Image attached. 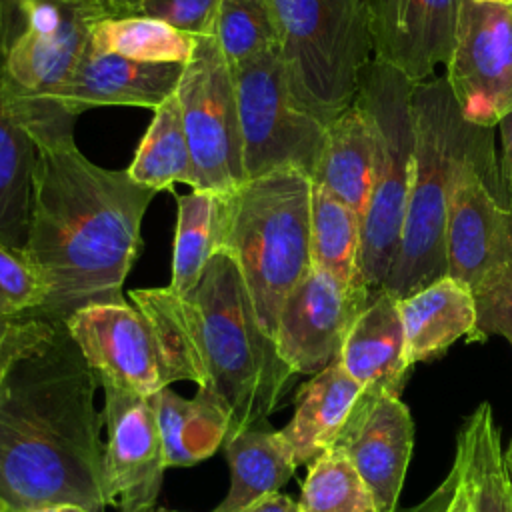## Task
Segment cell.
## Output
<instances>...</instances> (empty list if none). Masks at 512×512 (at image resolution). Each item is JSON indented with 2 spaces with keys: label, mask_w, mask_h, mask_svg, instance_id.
<instances>
[{
  "label": "cell",
  "mask_w": 512,
  "mask_h": 512,
  "mask_svg": "<svg viewBox=\"0 0 512 512\" xmlns=\"http://www.w3.org/2000/svg\"><path fill=\"white\" fill-rule=\"evenodd\" d=\"M156 196L128 170L90 162L74 138L38 146L22 252L46 282L32 314L64 324L94 304H122V286L142 252V218Z\"/></svg>",
  "instance_id": "obj_1"
},
{
  "label": "cell",
  "mask_w": 512,
  "mask_h": 512,
  "mask_svg": "<svg viewBox=\"0 0 512 512\" xmlns=\"http://www.w3.org/2000/svg\"><path fill=\"white\" fill-rule=\"evenodd\" d=\"M100 378L64 324L0 390V502L8 512L78 504L106 512Z\"/></svg>",
  "instance_id": "obj_2"
},
{
  "label": "cell",
  "mask_w": 512,
  "mask_h": 512,
  "mask_svg": "<svg viewBox=\"0 0 512 512\" xmlns=\"http://www.w3.org/2000/svg\"><path fill=\"white\" fill-rule=\"evenodd\" d=\"M128 300L148 320L168 384L190 380L214 390L232 412V428L270 416L294 372L260 326L236 260L218 250L196 286L138 288Z\"/></svg>",
  "instance_id": "obj_3"
},
{
  "label": "cell",
  "mask_w": 512,
  "mask_h": 512,
  "mask_svg": "<svg viewBox=\"0 0 512 512\" xmlns=\"http://www.w3.org/2000/svg\"><path fill=\"white\" fill-rule=\"evenodd\" d=\"M416 148L398 250L380 290L398 300L448 274L446 222L454 186L470 168L500 170L494 128L462 118L444 76L416 82Z\"/></svg>",
  "instance_id": "obj_4"
},
{
  "label": "cell",
  "mask_w": 512,
  "mask_h": 512,
  "mask_svg": "<svg viewBox=\"0 0 512 512\" xmlns=\"http://www.w3.org/2000/svg\"><path fill=\"white\" fill-rule=\"evenodd\" d=\"M102 18L98 0H0V96L36 148L74 138L56 96Z\"/></svg>",
  "instance_id": "obj_5"
},
{
  "label": "cell",
  "mask_w": 512,
  "mask_h": 512,
  "mask_svg": "<svg viewBox=\"0 0 512 512\" xmlns=\"http://www.w3.org/2000/svg\"><path fill=\"white\" fill-rule=\"evenodd\" d=\"M312 178L276 170L224 194L222 250L238 264L256 318L274 340L280 308L310 272Z\"/></svg>",
  "instance_id": "obj_6"
},
{
  "label": "cell",
  "mask_w": 512,
  "mask_h": 512,
  "mask_svg": "<svg viewBox=\"0 0 512 512\" xmlns=\"http://www.w3.org/2000/svg\"><path fill=\"white\" fill-rule=\"evenodd\" d=\"M298 108L328 126L354 104L374 60L366 0H268Z\"/></svg>",
  "instance_id": "obj_7"
},
{
  "label": "cell",
  "mask_w": 512,
  "mask_h": 512,
  "mask_svg": "<svg viewBox=\"0 0 512 512\" xmlns=\"http://www.w3.org/2000/svg\"><path fill=\"white\" fill-rule=\"evenodd\" d=\"M414 86L416 82L400 70L370 60L354 100L368 114L376 134L374 188L362 216L358 258V284L368 292L384 286L400 242L416 148Z\"/></svg>",
  "instance_id": "obj_8"
},
{
  "label": "cell",
  "mask_w": 512,
  "mask_h": 512,
  "mask_svg": "<svg viewBox=\"0 0 512 512\" xmlns=\"http://www.w3.org/2000/svg\"><path fill=\"white\" fill-rule=\"evenodd\" d=\"M230 68L246 180L286 168L312 178L324 148L326 126L296 106L278 48Z\"/></svg>",
  "instance_id": "obj_9"
},
{
  "label": "cell",
  "mask_w": 512,
  "mask_h": 512,
  "mask_svg": "<svg viewBox=\"0 0 512 512\" xmlns=\"http://www.w3.org/2000/svg\"><path fill=\"white\" fill-rule=\"evenodd\" d=\"M192 156L194 190L232 192L246 182L232 68L214 36H198L176 88Z\"/></svg>",
  "instance_id": "obj_10"
},
{
  "label": "cell",
  "mask_w": 512,
  "mask_h": 512,
  "mask_svg": "<svg viewBox=\"0 0 512 512\" xmlns=\"http://www.w3.org/2000/svg\"><path fill=\"white\" fill-rule=\"evenodd\" d=\"M444 78L466 122L498 126L512 110V2L462 0Z\"/></svg>",
  "instance_id": "obj_11"
},
{
  "label": "cell",
  "mask_w": 512,
  "mask_h": 512,
  "mask_svg": "<svg viewBox=\"0 0 512 512\" xmlns=\"http://www.w3.org/2000/svg\"><path fill=\"white\" fill-rule=\"evenodd\" d=\"M102 388L104 500L108 506H118L120 512H150L168 468L152 402L112 384H102Z\"/></svg>",
  "instance_id": "obj_12"
},
{
  "label": "cell",
  "mask_w": 512,
  "mask_h": 512,
  "mask_svg": "<svg viewBox=\"0 0 512 512\" xmlns=\"http://www.w3.org/2000/svg\"><path fill=\"white\" fill-rule=\"evenodd\" d=\"M370 292L332 274L310 272L286 296L276 324V350L294 374H316L338 358L342 342Z\"/></svg>",
  "instance_id": "obj_13"
},
{
  "label": "cell",
  "mask_w": 512,
  "mask_h": 512,
  "mask_svg": "<svg viewBox=\"0 0 512 512\" xmlns=\"http://www.w3.org/2000/svg\"><path fill=\"white\" fill-rule=\"evenodd\" d=\"M502 264H512V194L502 170L470 168L458 178L450 198L448 276L474 288Z\"/></svg>",
  "instance_id": "obj_14"
},
{
  "label": "cell",
  "mask_w": 512,
  "mask_h": 512,
  "mask_svg": "<svg viewBox=\"0 0 512 512\" xmlns=\"http://www.w3.org/2000/svg\"><path fill=\"white\" fill-rule=\"evenodd\" d=\"M64 328L102 384L146 398L170 386L152 328L130 302L82 308Z\"/></svg>",
  "instance_id": "obj_15"
},
{
  "label": "cell",
  "mask_w": 512,
  "mask_h": 512,
  "mask_svg": "<svg viewBox=\"0 0 512 512\" xmlns=\"http://www.w3.org/2000/svg\"><path fill=\"white\" fill-rule=\"evenodd\" d=\"M378 512H396L414 448V420L396 394L364 392L338 442Z\"/></svg>",
  "instance_id": "obj_16"
},
{
  "label": "cell",
  "mask_w": 512,
  "mask_h": 512,
  "mask_svg": "<svg viewBox=\"0 0 512 512\" xmlns=\"http://www.w3.org/2000/svg\"><path fill=\"white\" fill-rule=\"evenodd\" d=\"M374 60L412 82L446 66L458 30L462 0H366Z\"/></svg>",
  "instance_id": "obj_17"
},
{
  "label": "cell",
  "mask_w": 512,
  "mask_h": 512,
  "mask_svg": "<svg viewBox=\"0 0 512 512\" xmlns=\"http://www.w3.org/2000/svg\"><path fill=\"white\" fill-rule=\"evenodd\" d=\"M182 70L184 64L138 62L90 46L60 88L56 106L70 120L102 106L156 110L176 92Z\"/></svg>",
  "instance_id": "obj_18"
},
{
  "label": "cell",
  "mask_w": 512,
  "mask_h": 512,
  "mask_svg": "<svg viewBox=\"0 0 512 512\" xmlns=\"http://www.w3.org/2000/svg\"><path fill=\"white\" fill-rule=\"evenodd\" d=\"M338 360L364 392L402 394L412 366L396 296L386 290L370 292L342 342Z\"/></svg>",
  "instance_id": "obj_19"
},
{
  "label": "cell",
  "mask_w": 512,
  "mask_h": 512,
  "mask_svg": "<svg viewBox=\"0 0 512 512\" xmlns=\"http://www.w3.org/2000/svg\"><path fill=\"white\" fill-rule=\"evenodd\" d=\"M222 446L230 466V488L210 512H242L280 492L296 470L288 442L266 416L228 430Z\"/></svg>",
  "instance_id": "obj_20"
},
{
  "label": "cell",
  "mask_w": 512,
  "mask_h": 512,
  "mask_svg": "<svg viewBox=\"0 0 512 512\" xmlns=\"http://www.w3.org/2000/svg\"><path fill=\"white\" fill-rule=\"evenodd\" d=\"M362 394L364 388L342 368L338 358L300 386L294 414L280 430L296 466L310 464L338 442Z\"/></svg>",
  "instance_id": "obj_21"
},
{
  "label": "cell",
  "mask_w": 512,
  "mask_h": 512,
  "mask_svg": "<svg viewBox=\"0 0 512 512\" xmlns=\"http://www.w3.org/2000/svg\"><path fill=\"white\" fill-rule=\"evenodd\" d=\"M410 366L448 350L456 340L474 334L476 302L472 288L442 276L398 300Z\"/></svg>",
  "instance_id": "obj_22"
},
{
  "label": "cell",
  "mask_w": 512,
  "mask_h": 512,
  "mask_svg": "<svg viewBox=\"0 0 512 512\" xmlns=\"http://www.w3.org/2000/svg\"><path fill=\"white\" fill-rule=\"evenodd\" d=\"M376 134L360 104L348 106L326 126V140L312 182L324 186L364 216L374 188Z\"/></svg>",
  "instance_id": "obj_23"
},
{
  "label": "cell",
  "mask_w": 512,
  "mask_h": 512,
  "mask_svg": "<svg viewBox=\"0 0 512 512\" xmlns=\"http://www.w3.org/2000/svg\"><path fill=\"white\" fill-rule=\"evenodd\" d=\"M166 466H194L210 458L226 440L232 412L210 388L198 386L194 398H182L170 386L152 398Z\"/></svg>",
  "instance_id": "obj_24"
},
{
  "label": "cell",
  "mask_w": 512,
  "mask_h": 512,
  "mask_svg": "<svg viewBox=\"0 0 512 512\" xmlns=\"http://www.w3.org/2000/svg\"><path fill=\"white\" fill-rule=\"evenodd\" d=\"M454 458L472 512H512V478L488 402H482L462 424Z\"/></svg>",
  "instance_id": "obj_25"
},
{
  "label": "cell",
  "mask_w": 512,
  "mask_h": 512,
  "mask_svg": "<svg viewBox=\"0 0 512 512\" xmlns=\"http://www.w3.org/2000/svg\"><path fill=\"white\" fill-rule=\"evenodd\" d=\"M176 206L172 280L168 288L184 296L196 286L210 258L222 250L224 194L192 188L188 194L176 196Z\"/></svg>",
  "instance_id": "obj_26"
},
{
  "label": "cell",
  "mask_w": 512,
  "mask_h": 512,
  "mask_svg": "<svg viewBox=\"0 0 512 512\" xmlns=\"http://www.w3.org/2000/svg\"><path fill=\"white\" fill-rule=\"evenodd\" d=\"M36 160V142L0 96V242L16 250L26 244Z\"/></svg>",
  "instance_id": "obj_27"
},
{
  "label": "cell",
  "mask_w": 512,
  "mask_h": 512,
  "mask_svg": "<svg viewBox=\"0 0 512 512\" xmlns=\"http://www.w3.org/2000/svg\"><path fill=\"white\" fill-rule=\"evenodd\" d=\"M130 178L150 190H174V184L192 186V156L178 94L164 100L142 136L134 160L126 168Z\"/></svg>",
  "instance_id": "obj_28"
},
{
  "label": "cell",
  "mask_w": 512,
  "mask_h": 512,
  "mask_svg": "<svg viewBox=\"0 0 512 512\" xmlns=\"http://www.w3.org/2000/svg\"><path fill=\"white\" fill-rule=\"evenodd\" d=\"M362 218L324 186L312 182L310 254L312 266L350 286L358 284Z\"/></svg>",
  "instance_id": "obj_29"
},
{
  "label": "cell",
  "mask_w": 512,
  "mask_h": 512,
  "mask_svg": "<svg viewBox=\"0 0 512 512\" xmlns=\"http://www.w3.org/2000/svg\"><path fill=\"white\" fill-rule=\"evenodd\" d=\"M196 40L198 36L150 16H108L96 22L90 34L92 50L138 62L186 64Z\"/></svg>",
  "instance_id": "obj_30"
},
{
  "label": "cell",
  "mask_w": 512,
  "mask_h": 512,
  "mask_svg": "<svg viewBox=\"0 0 512 512\" xmlns=\"http://www.w3.org/2000/svg\"><path fill=\"white\" fill-rule=\"evenodd\" d=\"M298 506L302 512H378L360 474L336 446L308 464Z\"/></svg>",
  "instance_id": "obj_31"
},
{
  "label": "cell",
  "mask_w": 512,
  "mask_h": 512,
  "mask_svg": "<svg viewBox=\"0 0 512 512\" xmlns=\"http://www.w3.org/2000/svg\"><path fill=\"white\" fill-rule=\"evenodd\" d=\"M212 36L230 66L278 48L268 0H220Z\"/></svg>",
  "instance_id": "obj_32"
},
{
  "label": "cell",
  "mask_w": 512,
  "mask_h": 512,
  "mask_svg": "<svg viewBox=\"0 0 512 512\" xmlns=\"http://www.w3.org/2000/svg\"><path fill=\"white\" fill-rule=\"evenodd\" d=\"M46 296V282L28 256L0 242V318L34 312Z\"/></svg>",
  "instance_id": "obj_33"
},
{
  "label": "cell",
  "mask_w": 512,
  "mask_h": 512,
  "mask_svg": "<svg viewBox=\"0 0 512 512\" xmlns=\"http://www.w3.org/2000/svg\"><path fill=\"white\" fill-rule=\"evenodd\" d=\"M476 328L472 342H482L492 334L504 336L512 344V264L492 268L474 288Z\"/></svg>",
  "instance_id": "obj_34"
},
{
  "label": "cell",
  "mask_w": 512,
  "mask_h": 512,
  "mask_svg": "<svg viewBox=\"0 0 512 512\" xmlns=\"http://www.w3.org/2000/svg\"><path fill=\"white\" fill-rule=\"evenodd\" d=\"M58 326L32 312L0 318V390L18 362L40 354L52 344Z\"/></svg>",
  "instance_id": "obj_35"
},
{
  "label": "cell",
  "mask_w": 512,
  "mask_h": 512,
  "mask_svg": "<svg viewBox=\"0 0 512 512\" xmlns=\"http://www.w3.org/2000/svg\"><path fill=\"white\" fill-rule=\"evenodd\" d=\"M220 0H142V16L158 18L192 36H212Z\"/></svg>",
  "instance_id": "obj_36"
},
{
  "label": "cell",
  "mask_w": 512,
  "mask_h": 512,
  "mask_svg": "<svg viewBox=\"0 0 512 512\" xmlns=\"http://www.w3.org/2000/svg\"><path fill=\"white\" fill-rule=\"evenodd\" d=\"M460 482H462L460 464H458V460L454 458V462H452V466H450L446 478H444L422 502H418V504L412 506V508H406L404 512H444V510L450 506L454 494L458 492Z\"/></svg>",
  "instance_id": "obj_37"
},
{
  "label": "cell",
  "mask_w": 512,
  "mask_h": 512,
  "mask_svg": "<svg viewBox=\"0 0 512 512\" xmlns=\"http://www.w3.org/2000/svg\"><path fill=\"white\" fill-rule=\"evenodd\" d=\"M500 140H502V154H500V170L502 178L512 194V110L498 122Z\"/></svg>",
  "instance_id": "obj_38"
},
{
  "label": "cell",
  "mask_w": 512,
  "mask_h": 512,
  "mask_svg": "<svg viewBox=\"0 0 512 512\" xmlns=\"http://www.w3.org/2000/svg\"><path fill=\"white\" fill-rule=\"evenodd\" d=\"M242 512H302V510H300V506H298L296 500H292V498L286 496V494L276 492V494H272V496H268V498H264V500H260V502L248 506V508L242 510Z\"/></svg>",
  "instance_id": "obj_39"
},
{
  "label": "cell",
  "mask_w": 512,
  "mask_h": 512,
  "mask_svg": "<svg viewBox=\"0 0 512 512\" xmlns=\"http://www.w3.org/2000/svg\"><path fill=\"white\" fill-rule=\"evenodd\" d=\"M98 4L112 18L142 16V0H98Z\"/></svg>",
  "instance_id": "obj_40"
},
{
  "label": "cell",
  "mask_w": 512,
  "mask_h": 512,
  "mask_svg": "<svg viewBox=\"0 0 512 512\" xmlns=\"http://www.w3.org/2000/svg\"><path fill=\"white\" fill-rule=\"evenodd\" d=\"M460 474H462V472H460ZM444 512H470V500H468V496H466V490H464L462 482H460V488H458V492L454 494L450 506H448Z\"/></svg>",
  "instance_id": "obj_41"
},
{
  "label": "cell",
  "mask_w": 512,
  "mask_h": 512,
  "mask_svg": "<svg viewBox=\"0 0 512 512\" xmlns=\"http://www.w3.org/2000/svg\"><path fill=\"white\" fill-rule=\"evenodd\" d=\"M24 512H90L88 508L84 506H78V504H48V506H38V508H30V510H24Z\"/></svg>",
  "instance_id": "obj_42"
},
{
  "label": "cell",
  "mask_w": 512,
  "mask_h": 512,
  "mask_svg": "<svg viewBox=\"0 0 512 512\" xmlns=\"http://www.w3.org/2000/svg\"><path fill=\"white\" fill-rule=\"evenodd\" d=\"M504 460H506V466H508V472H510V478H512V442H510L508 450L504 452Z\"/></svg>",
  "instance_id": "obj_43"
},
{
  "label": "cell",
  "mask_w": 512,
  "mask_h": 512,
  "mask_svg": "<svg viewBox=\"0 0 512 512\" xmlns=\"http://www.w3.org/2000/svg\"><path fill=\"white\" fill-rule=\"evenodd\" d=\"M476 2H500V4H510L512 0H476Z\"/></svg>",
  "instance_id": "obj_44"
},
{
  "label": "cell",
  "mask_w": 512,
  "mask_h": 512,
  "mask_svg": "<svg viewBox=\"0 0 512 512\" xmlns=\"http://www.w3.org/2000/svg\"><path fill=\"white\" fill-rule=\"evenodd\" d=\"M150 512H174V510H164V508H158V510H154V508H152Z\"/></svg>",
  "instance_id": "obj_45"
},
{
  "label": "cell",
  "mask_w": 512,
  "mask_h": 512,
  "mask_svg": "<svg viewBox=\"0 0 512 512\" xmlns=\"http://www.w3.org/2000/svg\"><path fill=\"white\" fill-rule=\"evenodd\" d=\"M0 512H8V510L4 508V504H2V502H0Z\"/></svg>",
  "instance_id": "obj_46"
},
{
  "label": "cell",
  "mask_w": 512,
  "mask_h": 512,
  "mask_svg": "<svg viewBox=\"0 0 512 512\" xmlns=\"http://www.w3.org/2000/svg\"><path fill=\"white\" fill-rule=\"evenodd\" d=\"M470 512H472V510H470Z\"/></svg>",
  "instance_id": "obj_47"
}]
</instances>
